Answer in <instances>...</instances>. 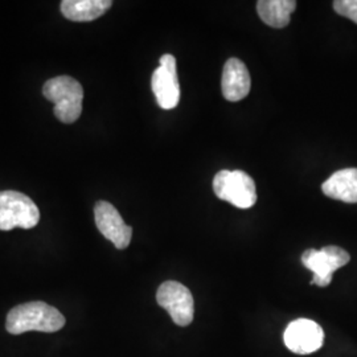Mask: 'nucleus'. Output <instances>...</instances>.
Listing matches in <instances>:
<instances>
[{"mask_svg":"<svg viewBox=\"0 0 357 357\" xmlns=\"http://www.w3.org/2000/svg\"><path fill=\"white\" fill-rule=\"evenodd\" d=\"M64 326V315L45 302H29L13 307L6 321V330L11 335L28 331L52 333L60 331Z\"/></svg>","mask_w":357,"mask_h":357,"instance_id":"obj_1","label":"nucleus"},{"mask_svg":"<svg viewBox=\"0 0 357 357\" xmlns=\"http://www.w3.org/2000/svg\"><path fill=\"white\" fill-rule=\"evenodd\" d=\"M44 97L54 103V115L63 123H75L82 113L84 89L69 76L54 77L43 86Z\"/></svg>","mask_w":357,"mask_h":357,"instance_id":"obj_2","label":"nucleus"},{"mask_svg":"<svg viewBox=\"0 0 357 357\" xmlns=\"http://www.w3.org/2000/svg\"><path fill=\"white\" fill-rule=\"evenodd\" d=\"M40 221L38 205L24 193L0 192V230L31 229Z\"/></svg>","mask_w":357,"mask_h":357,"instance_id":"obj_3","label":"nucleus"},{"mask_svg":"<svg viewBox=\"0 0 357 357\" xmlns=\"http://www.w3.org/2000/svg\"><path fill=\"white\" fill-rule=\"evenodd\" d=\"M213 191L220 200L240 209H249L257 203L255 180L238 169L220 171L213 178Z\"/></svg>","mask_w":357,"mask_h":357,"instance_id":"obj_4","label":"nucleus"},{"mask_svg":"<svg viewBox=\"0 0 357 357\" xmlns=\"http://www.w3.org/2000/svg\"><path fill=\"white\" fill-rule=\"evenodd\" d=\"M349 259V255L339 246H326L321 250L308 249L302 255V264L314 273L311 283L319 287L328 286L333 273L345 266Z\"/></svg>","mask_w":357,"mask_h":357,"instance_id":"obj_5","label":"nucleus"},{"mask_svg":"<svg viewBox=\"0 0 357 357\" xmlns=\"http://www.w3.org/2000/svg\"><path fill=\"white\" fill-rule=\"evenodd\" d=\"M156 302L166 310L175 324L180 327L191 324L195 314L193 296L184 284L176 281L162 283L156 293Z\"/></svg>","mask_w":357,"mask_h":357,"instance_id":"obj_6","label":"nucleus"},{"mask_svg":"<svg viewBox=\"0 0 357 357\" xmlns=\"http://www.w3.org/2000/svg\"><path fill=\"white\" fill-rule=\"evenodd\" d=\"M155 98L158 105L171 110L178 106L180 101V85H178L176 59L172 54H163L159 60V68L155 69L151 78Z\"/></svg>","mask_w":357,"mask_h":357,"instance_id":"obj_7","label":"nucleus"},{"mask_svg":"<svg viewBox=\"0 0 357 357\" xmlns=\"http://www.w3.org/2000/svg\"><path fill=\"white\" fill-rule=\"evenodd\" d=\"M94 218L97 228L103 237L114 243L116 249H126L132 237V228L123 221L114 205L107 202H98L94 206Z\"/></svg>","mask_w":357,"mask_h":357,"instance_id":"obj_8","label":"nucleus"},{"mask_svg":"<svg viewBox=\"0 0 357 357\" xmlns=\"http://www.w3.org/2000/svg\"><path fill=\"white\" fill-rule=\"evenodd\" d=\"M324 332L314 320H294L284 331V344L298 355H310L321 348Z\"/></svg>","mask_w":357,"mask_h":357,"instance_id":"obj_9","label":"nucleus"},{"mask_svg":"<svg viewBox=\"0 0 357 357\" xmlns=\"http://www.w3.org/2000/svg\"><path fill=\"white\" fill-rule=\"evenodd\" d=\"M250 86L252 81L246 65L236 57L229 59L224 65L221 78L224 98L230 102H238L249 94Z\"/></svg>","mask_w":357,"mask_h":357,"instance_id":"obj_10","label":"nucleus"},{"mask_svg":"<svg viewBox=\"0 0 357 357\" xmlns=\"http://www.w3.org/2000/svg\"><path fill=\"white\" fill-rule=\"evenodd\" d=\"M321 191L335 200L357 203V168H344L331 175L323 183Z\"/></svg>","mask_w":357,"mask_h":357,"instance_id":"obj_11","label":"nucleus"},{"mask_svg":"<svg viewBox=\"0 0 357 357\" xmlns=\"http://www.w3.org/2000/svg\"><path fill=\"white\" fill-rule=\"evenodd\" d=\"M113 6L110 0H64L61 1V13L72 22H93L101 17Z\"/></svg>","mask_w":357,"mask_h":357,"instance_id":"obj_12","label":"nucleus"},{"mask_svg":"<svg viewBox=\"0 0 357 357\" xmlns=\"http://www.w3.org/2000/svg\"><path fill=\"white\" fill-rule=\"evenodd\" d=\"M295 8V0H259L257 3V11L261 20L273 28L289 26Z\"/></svg>","mask_w":357,"mask_h":357,"instance_id":"obj_13","label":"nucleus"},{"mask_svg":"<svg viewBox=\"0 0 357 357\" xmlns=\"http://www.w3.org/2000/svg\"><path fill=\"white\" fill-rule=\"evenodd\" d=\"M333 10L357 24V0H336L333 1Z\"/></svg>","mask_w":357,"mask_h":357,"instance_id":"obj_14","label":"nucleus"}]
</instances>
